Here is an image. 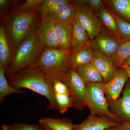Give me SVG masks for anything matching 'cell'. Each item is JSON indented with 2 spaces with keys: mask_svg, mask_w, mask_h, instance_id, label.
I'll return each instance as SVG.
<instances>
[{
  "mask_svg": "<svg viewBox=\"0 0 130 130\" xmlns=\"http://www.w3.org/2000/svg\"><path fill=\"white\" fill-rule=\"evenodd\" d=\"M9 76L8 83L18 90L28 89L48 100L46 109L58 111L53 88V82L37 67L30 66Z\"/></svg>",
  "mask_w": 130,
  "mask_h": 130,
  "instance_id": "1",
  "label": "cell"
},
{
  "mask_svg": "<svg viewBox=\"0 0 130 130\" xmlns=\"http://www.w3.org/2000/svg\"><path fill=\"white\" fill-rule=\"evenodd\" d=\"M71 53L59 48L48 47L31 66L40 68L53 82H63L70 68L69 57Z\"/></svg>",
  "mask_w": 130,
  "mask_h": 130,
  "instance_id": "2",
  "label": "cell"
},
{
  "mask_svg": "<svg viewBox=\"0 0 130 130\" xmlns=\"http://www.w3.org/2000/svg\"><path fill=\"white\" fill-rule=\"evenodd\" d=\"M42 45L37 32H32L21 42L8 68L9 76L33 64L39 58Z\"/></svg>",
  "mask_w": 130,
  "mask_h": 130,
  "instance_id": "3",
  "label": "cell"
},
{
  "mask_svg": "<svg viewBox=\"0 0 130 130\" xmlns=\"http://www.w3.org/2000/svg\"><path fill=\"white\" fill-rule=\"evenodd\" d=\"M104 85L103 82L86 84V106L89 108L91 115L108 117L121 124L119 118L109 109Z\"/></svg>",
  "mask_w": 130,
  "mask_h": 130,
  "instance_id": "4",
  "label": "cell"
},
{
  "mask_svg": "<svg viewBox=\"0 0 130 130\" xmlns=\"http://www.w3.org/2000/svg\"><path fill=\"white\" fill-rule=\"evenodd\" d=\"M35 19V12H21L12 18L9 24V30L14 45H19L34 32Z\"/></svg>",
  "mask_w": 130,
  "mask_h": 130,
  "instance_id": "5",
  "label": "cell"
},
{
  "mask_svg": "<svg viewBox=\"0 0 130 130\" xmlns=\"http://www.w3.org/2000/svg\"><path fill=\"white\" fill-rule=\"evenodd\" d=\"M123 42L119 37L109 32L103 26L101 32L91 40L90 46L95 54L112 59Z\"/></svg>",
  "mask_w": 130,
  "mask_h": 130,
  "instance_id": "6",
  "label": "cell"
},
{
  "mask_svg": "<svg viewBox=\"0 0 130 130\" xmlns=\"http://www.w3.org/2000/svg\"><path fill=\"white\" fill-rule=\"evenodd\" d=\"M76 16L84 26L90 39L93 40L102 30L103 25L96 12L89 7L83 1L74 2Z\"/></svg>",
  "mask_w": 130,
  "mask_h": 130,
  "instance_id": "7",
  "label": "cell"
},
{
  "mask_svg": "<svg viewBox=\"0 0 130 130\" xmlns=\"http://www.w3.org/2000/svg\"><path fill=\"white\" fill-rule=\"evenodd\" d=\"M63 82L71 91L73 107L76 109H83L86 106V84L76 71L70 68L65 76Z\"/></svg>",
  "mask_w": 130,
  "mask_h": 130,
  "instance_id": "8",
  "label": "cell"
},
{
  "mask_svg": "<svg viewBox=\"0 0 130 130\" xmlns=\"http://www.w3.org/2000/svg\"><path fill=\"white\" fill-rule=\"evenodd\" d=\"M108 103L111 111L118 117L121 123L130 122V80L126 82L122 96Z\"/></svg>",
  "mask_w": 130,
  "mask_h": 130,
  "instance_id": "9",
  "label": "cell"
},
{
  "mask_svg": "<svg viewBox=\"0 0 130 130\" xmlns=\"http://www.w3.org/2000/svg\"><path fill=\"white\" fill-rule=\"evenodd\" d=\"M129 78L125 70L121 68L118 70L111 80L106 83H104L105 95L108 102L113 101L119 99Z\"/></svg>",
  "mask_w": 130,
  "mask_h": 130,
  "instance_id": "10",
  "label": "cell"
},
{
  "mask_svg": "<svg viewBox=\"0 0 130 130\" xmlns=\"http://www.w3.org/2000/svg\"><path fill=\"white\" fill-rule=\"evenodd\" d=\"M120 124L108 117L90 114L81 124H73L72 130H106Z\"/></svg>",
  "mask_w": 130,
  "mask_h": 130,
  "instance_id": "11",
  "label": "cell"
},
{
  "mask_svg": "<svg viewBox=\"0 0 130 130\" xmlns=\"http://www.w3.org/2000/svg\"><path fill=\"white\" fill-rule=\"evenodd\" d=\"M56 22V20L53 18L47 16L42 18L38 35L42 43L44 45L59 48L55 31Z\"/></svg>",
  "mask_w": 130,
  "mask_h": 130,
  "instance_id": "12",
  "label": "cell"
},
{
  "mask_svg": "<svg viewBox=\"0 0 130 130\" xmlns=\"http://www.w3.org/2000/svg\"><path fill=\"white\" fill-rule=\"evenodd\" d=\"M71 51L76 52L90 46V40L84 26L75 16L72 22Z\"/></svg>",
  "mask_w": 130,
  "mask_h": 130,
  "instance_id": "13",
  "label": "cell"
},
{
  "mask_svg": "<svg viewBox=\"0 0 130 130\" xmlns=\"http://www.w3.org/2000/svg\"><path fill=\"white\" fill-rule=\"evenodd\" d=\"M91 63L102 76L105 84L111 80L119 69L112 59L94 53Z\"/></svg>",
  "mask_w": 130,
  "mask_h": 130,
  "instance_id": "14",
  "label": "cell"
},
{
  "mask_svg": "<svg viewBox=\"0 0 130 130\" xmlns=\"http://www.w3.org/2000/svg\"><path fill=\"white\" fill-rule=\"evenodd\" d=\"M55 29L59 48L71 53L72 23H61L56 21Z\"/></svg>",
  "mask_w": 130,
  "mask_h": 130,
  "instance_id": "15",
  "label": "cell"
},
{
  "mask_svg": "<svg viewBox=\"0 0 130 130\" xmlns=\"http://www.w3.org/2000/svg\"><path fill=\"white\" fill-rule=\"evenodd\" d=\"M94 53L90 46L76 52H72L69 57L70 68L76 70L78 68L91 63Z\"/></svg>",
  "mask_w": 130,
  "mask_h": 130,
  "instance_id": "16",
  "label": "cell"
},
{
  "mask_svg": "<svg viewBox=\"0 0 130 130\" xmlns=\"http://www.w3.org/2000/svg\"><path fill=\"white\" fill-rule=\"evenodd\" d=\"M105 3L118 17L130 23V0H106Z\"/></svg>",
  "mask_w": 130,
  "mask_h": 130,
  "instance_id": "17",
  "label": "cell"
},
{
  "mask_svg": "<svg viewBox=\"0 0 130 130\" xmlns=\"http://www.w3.org/2000/svg\"><path fill=\"white\" fill-rule=\"evenodd\" d=\"M75 70L86 84L103 82L102 76L92 63L79 67Z\"/></svg>",
  "mask_w": 130,
  "mask_h": 130,
  "instance_id": "18",
  "label": "cell"
},
{
  "mask_svg": "<svg viewBox=\"0 0 130 130\" xmlns=\"http://www.w3.org/2000/svg\"><path fill=\"white\" fill-rule=\"evenodd\" d=\"M42 126H47L53 130H72L73 124L69 119L42 118L39 120Z\"/></svg>",
  "mask_w": 130,
  "mask_h": 130,
  "instance_id": "19",
  "label": "cell"
},
{
  "mask_svg": "<svg viewBox=\"0 0 130 130\" xmlns=\"http://www.w3.org/2000/svg\"><path fill=\"white\" fill-rule=\"evenodd\" d=\"M96 13L103 26L109 32L119 37L115 19L106 6Z\"/></svg>",
  "mask_w": 130,
  "mask_h": 130,
  "instance_id": "20",
  "label": "cell"
},
{
  "mask_svg": "<svg viewBox=\"0 0 130 130\" xmlns=\"http://www.w3.org/2000/svg\"><path fill=\"white\" fill-rule=\"evenodd\" d=\"M6 71L0 67V101L1 103L7 96L12 94H24V91L18 90L12 87L8 83L5 76Z\"/></svg>",
  "mask_w": 130,
  "mask_h": 130,
  "instance_id": "21",
  "label": "cell"
},
{
  "mask_svg": "<svg viewBox=\"0 0 130 130\" xmlns=\"http://www.w3.org/2000/svg\"><path fill=\"white\" fill-rule=\"evenodd\" d=\"M10 52L6 32L3 26L0 28V67L6 70L10 60Z\"/></svg>",
  "mask_w": 130,
  "mask_h": 130,
  "instance_id": "22",
  "label": "cell"
},
{
  "mask_svg": "<svg viewBox=\"0 0 130 130\" xmlns=\"http://www.w3.org/2000/svg\"><path fill=\"white\" fill-rule=\"evenodd\" d=\"M130 56V41L123 42L119 46L112 59L118 69L126 59Z\"/></svg>",
  "mask_w": 130,
  "mask_h": 130,
  "instance_id": "23",
  "label": "cell"
},
{
  "mask_svg": "<svg viewBox=\"0 0 130 130\" xmlns=\"http://www.w3.org/2000/svg\"><path fill=\"white\" fill-rule=\"evenodd\" d=\"M107 8L115 19L117 24L119 36L121 40L123 42L130 41V23L120 19L108 7Z\"/></svg>",
  "mask_w": 130,
  "mask_h": 130,
  "instance_id": "24",
  "label": "cell"
},
{
  "mask_svg": "<svg viewBox=\"0 0 130 130\" xmlns=\"http://www.w3.org/2000/svg\"><path fill=\"white\" fill-rule=\"evenodd\" d=\"M55 97L58 111L60 113H64L69 108L73 107V101L71 96L55 93Z\"/></svg>",
  "mask_w": 130,
  "mask_h": 130,
  "instance_id": "25",
  "label": "cell"
},
{
  "mask_svg": "<svg viewBox=\"0 0 130 130\" xmlns=\"http://www.w3.org/2000/svg\"><path fill=\"white\" fill-rule=\"evenodd\" d=\"M76 16L74 2L68 4L62 12L55 19L56 21L64 23H72Z\"/></svg>",
  "mask_w": 130,
  "mask_h": 130,
  "instance_id": "26",
  "label": "cell"
},
{
  "mask_svg": "<svg viewBox=\"0 0 130 130\" xmlns=\"http://www.w3.org/2000/svg\"><path fill=\"white\" fill-rule=\"evenodd\" d=\"M1 127L3 130H46L41 125L23 123L2 125Z\"/></svg>",
  "mask_w": 130,
  "mask_h": 130,
  "instance_id": "27",
  "label": "cell"
},
{
  "mask_svg": "<svg viewBox=\"0 0 130 130\" xmlns=\"http://www.w3.org/2000/svg\"><path fill=\"white\" fill-rule=\"evenodd\" d=\"M72 1L57 0L49 11L47 16L55 19L62 12L65 8Z\"/></svg>",
  "mask_w": 130,
  "mask_h": 130,
  "instance_id": "28",
  "label": "cell"
},
{
  "mask_svg": "<svg viewBox=\"0 0 130 130\" xmlns=\"http://www.w3.org/2000/svg\"><path fill=\"white\" fill-rule=\"evenodd\" d=\"M43 0H28L20 6L19 9L24 12H35L39 8L42 3Z\"/></svg>",
  "mask_w": 130,
  "mask_h": 130,
  "instance_id": "29",
  "label": "cell"
},
{
  "mask_svg": "<svg viewBox=\"0 0 130 130\" xmlns=\"http://www.w3.org/2000/svg\"><path fill=\"white\" fill-rule=\"evenodd\" d=\"M53 88L55 93L68 95L71 96V91L67 85L60 80H55L53 82Z\"/></svg>",
  "mask_w": 130,
  "mask_h": 130,
  "instance_id": "30",
  "label": "cell"
},
{
  "mask_svg": "<svg viewBox=\"0 0 130 130\" xmlns=\"http://www.w3.org/2000/svg\"><path fill=\"white\" fill-rule=\"evenodd\" d=\"M86 5L95 12H97L106 6L105 1L102 0H84Z\"/></svg>",
  "mask_w": 130,
  "mask_h": 130,
  "instance_id": "31",
  "label": "cell"
},
{
  "mask_svg": "<svg viewBox=\"0 0 130 130\" xmlns=\"http://www.w3.org/2000/svg\"><path fill=\"white\" fill-rule=\"evenodd\" d=\"M57 0H44L43 1L39 10L41 14L42 18L46 17L47 15L53 5Z\"/></svg>",
  "mask_w": 130,
  "mask_h": 130,
  "instance_id": "32",
  "label": "cell"
},
{
  "mask_svg": "<svg viewBox=\"0 0 130 130\" xmlns=\"http://www.w3.org/2000/svg\"><path fill=\"white\" fill-rule=\"evenodd\" d=\"M106 130H130V122L121 123L117 126Z\"/></svg>",
  "mask_w": 130,
  "mask_h": 130,
  "instance_id": "33",
  "label": "cell"
},
{
  "mask_svg": "<svg viewBox=\"0 0 130 130\" xmlns=\"http://www.w3.org/2000/svg\"><path fill=\"white\" fill-rule=\"evenodd\" d=\"M124 66H128L130 67V56L126 59L123 62L121 67Z\"/></svg>",
  "mask_w": 130,
  "mask_h": 130,
  "instance_id": "34",
  "label": "cell"
},
{
  "mask_svg": "<svg viewBox=\"0 0 130 130\" xmlns=\"http://www.w3.org/2000/svg\"><path fill=\"white\" fill-rule=\"evenodd\" d=\"M121 68L125 70L127 72L129 78L130 79V67L128 66H122Z\"/></svg>",
  "mask_w": 130,
  "mask_h": 130,
  "instance_id": "35",
  "label": "cell"
},
{
  "mask_svg": "<svg viewBox=\"0 0 130 130\" xmlns=\"http://www.w3.org/2000/svg\"><path fill=\"white\" fill-rule=\"evenodd\" d=\"M8 1L7 0H0V6L1 8L5 7L7 5Z\"/></svg>",
  "mask_w": 130,
  "mask_h": 130,
  "instance_id": "36",
  "label": "cell"
},
{
  "mask_svg": "<svg viewBox=\"0 0 130 130\" xmlns=\"http://www.w3.org/2000/svg\"><path fill=\"white\" fill-rule=\"evenodd\" d=\"M44 128L46 130H53L52 129H50V128H48V127H47V126H43Z\"/></svg>",
  "mask_w": 130,
  "mask_h": 130,
  "instance_id": "37",
  "label": "cell"
}]
</instances>
